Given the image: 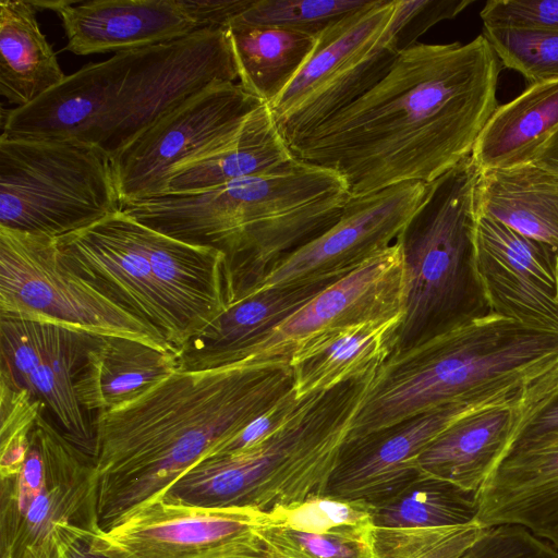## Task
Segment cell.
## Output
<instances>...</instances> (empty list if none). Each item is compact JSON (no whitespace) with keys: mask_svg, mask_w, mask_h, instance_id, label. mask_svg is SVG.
<instances>
[{"mask_svg":"<svg viewBox=\"0 0 558 558\" xmlns=\"http://www.w3.org/2000/svg\"><path fill=\"white\" fill-rule=\"evenodd\" d=\"M501 63L483 35L399 52L354 102L290 145L294 157L337 172L352 198L430 183L471 156L497 106Z\"/></svg>","mask_w":558,"mask_h":558,"instance_id":"6da1fadb","label":"cell"},{"mask_svg":"<svg viewBox=\"0 0 558 558\" xmlns=\"http://www.w3.org/2000/svg\"><path fill=\"white\" fill-rule=\"evenodd\" d=\"M292 389L287 359L178 368L132 402L98 412L93 460L101 529L166 492Z\"/></svg>","mask_w":558,"mask_h":558,"instance_id":"7a4b0ae2","label":"cell"},{"mask_svg":"<svg viewBox=\"0 0 558 558\" xmlns=\"http://www.w3.org/2000/svg\"><path fill=\"white\" fill-rule=\"evenodd\" d=\"M225 29L116 52L66 75L32 104L1 112L10 138H75L110 159L172 110L208 87L235 82Z\"/></svg>","mask_w":558,"mask_h":558,"instance_id":"3957f363","label":"cell"},{"mask_svg":"<svg viewBox=\"0 0 558 558\" xmlns=\"http://www.w3.org/2000/svg\"><path fill=\"white\" fill-rule=\"evenodd\" d=\"M558 365V331L477 306L378 368L347 442L446 405L524 389Z\"/></svg>","mask_w":558,"mask_h":558,"instance_id":"277c9868","label":"cell"},{"mask_svg":"<svg viewBox=\"0 0 558 558\" xmlns=\"http://www.w3.org/2000/svg\"><path fill=\"white\" fill-rule=\"evenodd\" d=\"M56 243L69 267L177 354L230 303L220 251L163 234L121 209Z\"/></svg>","mask_w":558,"mask_h":558,"instance_id":"5b68a950","label":"cell"},{"mask_svg":"<svg viewBox=\"0 0 558 558\" xmlns=\"http://www.w3.org/2000/svg\"><path fill=\"white\" fill-rule=\"evenodd\" d=\"M376 374L303 397L292 417L270 437L199 461L163 495L190 505L264 512L326 495Z\"/></svg>","mask_w":558,"mask_h":558,"instance_id":"8992f818","label":"cell"},{"mask_svg":"<svg viewBox=\"0 0 558 558\" xmlns=\"http://www.w3.org/2000/svg\"><path fill=\"white\" fill-rule=\"evenodd\" d=\"M351 198L337 172L294 157L193 193L189 216L202 242L225 255L231 304L277 260L333 226Z\"/></svg>","mask_w":558,"mask_h":558,"instance_id":"52a82bcc","label":"cell"},{"mask_svg":"<svg viewBox=\"0 0 558 558\" xmlns=\"http://www.w3.org/2000/svg\"><path fill=\"white\" fill-rule=\"evenodd\" d=\"M46 411L29 433L17 472L0 477V558H62L102 530L93 456Z\"/></svg>","mask_w":558,"mask_h":558,"instance_id":"ba28073f","label":"cell"},{"mask_svg":"<svg viewBox=\"0 0 558 558\" xmlns=\"http://www.w3.org/2000/svg\"><path fill=\"white\" fill-rule=\"evenodd\" d=\"M120 209L111 159L99 147L0 136V227L57 239Z\"/></svg>","mask_w":558,"mask_h":558,"instance_id":"9c48e42d","label":"cell"},{"mask_svg":"<svg viewBox=\"0 0 558 558\" xmlns=\"http://www.w3.org/2000/svg\"><path fill=\"white\" fill-rule=\"evenodd\" d=\"M478 175L469 156L428 183L423 203L397 240L403 248L407 290L395 349L409 347L469 312L462 307L473 287Z\"/></svg>","mask_w":558,"mask_h":558,"instance_id":"30bf717a","label":"cell"},{"mask_svg":"<svg viewBox=\"0 0 558 558\" xmlns=\"http://www.w3.org/2000/svg\"><path fill=\"white\" fill-rule=\"evenodd\" d=\"M0 314L177 352L61 258L56 239L0 227Z\"/></svg>","mask_w":558,"mask_h":558,"instance_id":"8fae6325","label":"cell"},{"mask_svg":"<svg viewBox=\"0 0 558 558\" xmlns=\"http://www.w3.org/2000/svg\"><path fill=\"white\" fill-rule=\"evenodd\" d=\"M393 10L395 0H371L317 36L306 62L269 105L289 146L385 76L399 54L383 36Z\"/></svg>","mask_w":558,"mask_h":558,"instance_id":"7c38bea8","label":"cell"},{"mask_svg":"<svg viewBox=\"0 0 558 558\" xmlns=\"http://www.w3.org/2000/svg\"><path fill=\"white\" fill-rule=\"evenodd\" d=\"M270 514L251 507H203L160 494L89 541L108 558H274L259 536Z\"/></svg>","mask_w":558,"mask_h":558,"instance_id":"4fadbf2b","label":"cell"},{"mask_svg":"<svg viewBox=\"0 0 558 558\" xmlns=\"http://www.w3.org/2000/svg\"><path fill=\"white\" fill-rule=\"evenodd\" d=\"M263 104L239 83L225 82L162 117L111 158L121 203L162 194L174 171L234 142Z\"/></svg>","mask_w":558,"mask_h":558,"instance_id":"5bb4252c","label":"cell"},{"mask_svg":"<svg viewBox=\"0 0 558 558\" xmlns=\"http://www.w3.org/2000/svg\"><path fill=\"white\" fill-rule=\"evenodd\" d=\"M427 191L426 183L408 182L351 198L333 226L277 260L239 298L276 286L344 277L397 242Z\"/></svg>","mask_w":558,"mask_h":558,"instance_id":"9a60e30c","label":"cell"},{"mask_svg":"<svg viewBox=\"0 0 558 558\" xmlns=\"http://www.w3.org/2000/svg\"><path fill=\"white\" fill-rule=\"evenodd\" d=\"M100 337L51 323L0 314L1 371L40 399L54 424L93 456V422L81 405L75 381Z\"/></svg>","mask_w":558,"mask_h":558,"instance_id":"2e32d148","label":"cell"},{"mask_svg":"<svg viewBox=\"0 0 558 558\" xmlns=\"http://www.w3.org/2000/svg\"><path fill=\"white\" fill-rule=\"evenodd\" d=\"M405 290L403 248L397 241L271 329L241 362L290 360L304 342L329 330L403 318Z\"/></svg>","mask_w":558,"mask_h":558,"instance_id":"e0dca14e","label":"cell"},{"mask_svg":"<svg viewBox=\"0 0 558 558\" xmlns=\"http://www.w3.org/2000/svg\"><path fill=\"white\" fill-rule=\"evenodd\" d=\"M522 390L438 408L345 442L326 495L368 504L393 495L418 476L417 458L447 427L469 412L509 399Z\"/></svg>","mask_w":558,"mask_h":558,"instance_id":"ac0fdd59","label":"cell"},{"mask_svg":"<svg viewBox=\"0 0 558 558\" xmlns=\"http://www.w3.org/2000/svg\"><path fill=\"white\" fill-rule=\"evenodd\" d=\"M558 385V365L518 395L461 416L417 458L420 476L478 493L513 445L534 403Z\"/></svg>","mask_w":558,"mask_h":558,"instance_id":"d6986e66","label":"cell"},{"mask_svg":"<svg viewBox=\"0 0 558 558\" xmlns=\"http://www.w3.org/2000/svg\"><path fill=\"white\" fill-rule=\"evenodd\" d=\"M53 10L63 25L65 49L77 56L170 43L190 36L198 25L185 0L32 1Z\"/></svg>","mask_w":558,"mask_h":558,"instance_id":"ffe728a7","label":"cell"},{"mask_svg":"<svg viewBox=\"0 0 558 558\" xmlns=\"http://www.w3.org/2000/svg\"><path fill=\"white\" fill-rule=\"evenodd\" d=\"M484 529L517 524L558 549V430L513 446L477 493Z\"/></svg>","mask_w":558,"mask_h":558,"instance_id":"44dd1931","label":"cell"},{"mask_svg":"<svg viewBox=\"0 0 558 558\" xmlns=\"http://www.w3.org/2000/svg\"><path fill=\"white\" fill-rule=\"evenodd\" d=\"M338 279L276 286L242 295L178 352L179 369L202 371L240 363L271 329Z\"/></svg>","mask_w":558,"mask_h":558,"instance_id":"7402d4cb","label":"cell"},{"mask_svg":"<svg viewBox=\"0 0 558 558\" xmlns=\"http://www.w3.org/2000/svg\"><path fill=\"white\" fill-rule=\"evenodd\" d=\"M402 318L368 322L316 336L290 357L296 398L377 371L392 352Z\"/></svg>","mask_w":558,"mask_h":558,"instance_id":"603a6c76","label":"cell"},{"mask_svg":"<svg viewBox=\"0 0 558 558\" xmlns=\"http://www.w3.org/2000/svg\"><path fill=\"white\" fill-rule=\"evenodd\" d=\"M177 354L138 341L100 337L77 375L78 401L87 411H110L137 399L177 369Z\"/></svg>","mask_w":558,"mask_h":558,"instance_id":"cb8c5ba5","label":"cell"},{"mask_svg":"<svg viewBox=\"0 0 558 558\" xmlns=\"http://www.w3.org/2000/svg\"><path fill=\"white\" fill-rule=\"evenodd\" d=\"M475 211L558 250V173L539 165L480 170Z\"/></svg>","mask_w":558,"mask_h":558,"instance_id":"d4e9b609","label":"cell"},{"mask_svg":"<svg viewBox=\"0 0 558 558\" xmlns=\"http://www.w3.org/2000/svg\"><path fill=\"white\" fill-rule=\"evenodd\" d=\"M36 12L32 1H0V95L15 108L32 104L66 76Z\"/></svg>","mask_w":558,"mask_h":558,"instance_id":"484cf974","label":"cell"},{"mask_svg":"<svg viewBox=\"0 0 558 558\" xmlns=\"http://www.w3.org/2000/svg\"><path fill=\"white\" fill-rule=\"evenodd\" d=\"M557 126L558 80L531 84L495 109L471 157L480 170L525 163Z\"/></svg>","mask_w":558,"mask_h":558,"instance_id":"4316f807","label":"cell"},{"mask_svg":"<svg viewBox=\"0 0 558 558\" xmlns=\"http://www.w3.org/2000/svg\"><path fill=\"white\" fill-rule=\"evenodd\" d=\"M293 158L269 105L263 104L250 114L234 142L174 171L162 194L207 190L268 171Z\"/></svg>","mask_w":558,"mask_h":558,"instance_id":"83f0119b","label":"cell"},{"mask_svg":"<svg viewBox=\"0 0 558 558\" xmlns=\"http://www.w3.org/2000/svg\"><path fill=\"white\" fill-rule=\"evenodd\" d=\"M239 84L270 105L310 57L316 37L277 27L230 22L225 27Z\"/></svg>","mask_w":558,"mask_h":558,"instance_id":"f1b7e54d","label":"cell"},{"mask_svg":"<svg viewBox=\"0 0 558 558\" xmlns=\"http://www.w3.org/2000/svg\"><path fill=\"white\" fill-rule=\"evenodd\" d=\"M471 276L481 306L523 325L558 331L555 291L526 270L473 245Z\"/></svg>","mask_w":558,"mask_h":558,"instance_id":"f546056e","label":"cell"},{"mask_svg":"<svg viewBox=\"0 0 558 558\" xmlns=\"http://www.w3.org/2000/svg\"><path fill=\"white\" fill-rule=\"evenodd\" d=\"M371 508L374 526L418 529L474 522L478 501L477 493L418 475Z\"/></svg>","mask_w":558,"mask_h":558,"instance_id":"4dcf8cb0","label":"cell"},{"mask_svg":"<svg viewBox=\"0 0 558 558\" xmlns=\"http://www.w3.org/2000/svg\"><path fill=\"white\" fill-rule=\"evenodd\" d=\"M268 513L272 521L271 526L305 533L369 538L374 527L371 504L329 495L313 496Z\"/></svg>","mask_w":558,"mask_h":558,"instance_id":"1f68e13d","label":"cell"},{"mask_svg":"<svg viewBox=\"0 0 558 558\" xmlns=\"http://www.w3.org/2000/svg\"><path fill=\"white\" fill-rule=\"evenodd\" d=\"M485 529L476 522L418 529L374 526V558H460Z\"/></svg>","mask_w":558,"mask_h":558,"instance_id":"d6a6232c","label":"cell"},{"mask_svg":"<svg viewBox=\"0 0 558 558\" xmlns=\"http://www.w3.org/2000/svg\"><path fill=\"white\" fill-rule=\"evenodd\" d=\"M482 35L501 65L530 85L558 80V32L484 26Z\"/></svg>","mask_w":558,"mask_h":558,"instance_id":"836d02e7","label":"cell"},{"mask_svg":"<svg viewBox=\"0 0 558 558\" xmlns=\"http://www.w3.org/2000/svg\"><path fill=\"white\" fill-rule=\"evenodd\" d=\"M371 0H254L231 22L292 31L316 37Z\"/></svg>","mask_w":558,"mask_h":558,"instance_id":"e575fe53","label":"cell"},{"mask_svg":"<svg viewBox=\"0 0 558 558\" xmlns=\"http://www.w3.org/2000/svg\"><path fill=\"white\" fill-rule=\"evenodd\" d=\"M0 477H5L24 462L29 433L45 405L4 371H0Z\"/></svg>","mask_w":558,"mask_h":558,"instance_id":"d590c367","label":"cell"},{"mask_svg":"<svg viewBox=\"0 0 558 558\" xmlns=\"http://www.w3.org/2000/svg\"><path fill=\"white\" fill-rule=\"evenodd\" d=\"M259 536L274 558H374L371 537L305 533L279 526L262 529Z\"/></svg>","mask_w":558,"mask_h":558,"instance_id":"8d00e7d4","label":"cell"},{"mask_svg":"<svg viewBox=\"0 0 558 558\" xmlns=\"http://www.w3.org/2000/svg\"><path fill=\"white\" fill-rule=\"evenodd\" d=\"M472 3L473 0H395L384 40L399 53L416 45L434 25L456 17Z\"/></svg>","mask_w":558,"mask_h":558,"instance_id":"74e56055","label":"cell"},{"mask_svg":"<svg viewBox=\"0 0 558 558\" xmlns=\"http://www.w3.org/2000/svg\"><path fill=\"white\" fill-rule=\"evenodd\" d=\"M460 558H558V549L517 524L486 527Z\"/></svg>","mask_w":558,"mask_h":558,"instance_id":"f35d334b","label":"cell"},{"mask_svg":"<svg viewBox=\"0 0 558 558\" xmlns=\"http://www.w3.org/2000/svg\"><path fill=\"white\" fill-rule=\"evenodd\" d=\"M480 15L487 27L558 32V0H492Z\"/></svg>","mask_w":558,"mask_h":558,"instance_id":"ab89813d","label":"cell"},{"mask_svg":"<svg viewBox=\"0 0 558 558\" xmlns=\"http://www.w3.org/2000/svg\"><path fill=\"white\" fill-rule=\"evenodd\" d=\"M301 401L302 398H296L293 388L275 405L256 417L229 441L223 444L214 456L241 451L264 441L292 417L300 407Z\"/></svg>","mask_w":558,"mask_h":558,"instance_id":"60d3db41","label":"cell"},{"mask_svg":"<svg viewBox=\"0 0 558 558\" xmlns=\"http://www.w3.org/2000/svg\"><path fill=\"white\" fill-rule=\"evenodd\" d=\"M557 430L558 386L534 403L524 417L512 447Z\"/></svg>","mask_w":558,"mask_h":558,"instance_id":"b9f144b4","label":"cell"},{"mask_svg":"<svg viewBox=\"0 0 558 558\" xmlns=\"http://www.w3.org/2000/svg\"><path fill=\"white\" fill-rule=\"evenodd\" d=\"M254 0H185V4L194 16L198 28L225 29V27Z\"/></svg>","mask_w":558,"mask_h":558,"instance_id":"7bdbcfd3","label":"cell"},{"mask_svg":"<svg viewBox=\"0 0 558 558\" xmlns=\"http://www.w3.org/2000/svg\"><path fill=\"white\" fill-rule=\"evenodd\" d=\"M527 162L539 165L558 173V126L534 150Z\"/></svg>","mask_w":558,"mask_h":558,"instance_id":"ee69618b","label":"cell"},{"mask_svg":"<svg viewBox=\"0 0 558 558\" xmlns=\"http://www.w3.org/2000/svg\"><path fill=\"white\" fill-rule=\"evenodd\" d=\"M62 558H108L95 554L89 549V541H82L74 545Z\"/></svg>","mask_w":558,"mask_h":558,"instance_id":"f6af8a7d","label":"cell"},{"mask_svg":"<svg viewBox=\"0 0 558 558\" xmlns=\"http://www.w3.org/2000/svg\"><path fill=\"white\" fill-rule=\"evenodd\" d=\"M554 278H555V301L558 307V250L555 254V265H554Z\"/></svg>","mask_w":558,"mask_h":558,"instance_id":"bcb514c9","label":"cell"}]
</instances>
